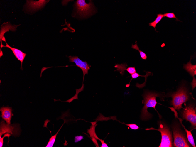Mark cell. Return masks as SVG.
<instances>
[{
  "label": "cell",
  "instance_id": "obj_13",
  "mask_svg": "<svg viewBox=\"0 0 196 147\" xmlns=\"http://www.w3.org/2000/svg\"><path fill=\"white\" fill-rule=\"evenodd\" d=\"M127 65L126 64H116L114 67L117 68L118 71H121V74L122 72L124 71V72L125 70H126L131 75L136 72L135 67H129L126 68V66Z\"/></svg>",
  "mask_w": 196,
  "mask_h": 147
},
{
  "label": "cell",
  "instance_id": "obj_21",
  "mask_svg": "<svg viewBox=\"0 0 196 147\" xmlns=\"http://www.w3.org/2000/svg\"><path fill=\"white\" fill-rule=\"evenodd\" d=\"M163 16L169 18H175L177 20H178L173 12L165 13L163 14Z\"/></svg>",
  "mask_w": 196,
  "mask_h": 147
},
{
  "label": "cell",
  "instance_id": "obj_4",
  "mask_svg": "<svg viewBox=\"0 0 196 147\" xmlns=\"http://www.w3.org/2000/svg\"><path fill=\"white\" fill-rule=\"evenodd\" d=\"M75 6L77 13L84 18L93 15L96 11L94 4L91 1L87 3L84 0H77L75 3Z\"/></svg>",
  "mask_w": 196,
  "mask_h": 147
},
{
  "label": "cell",
  "instance_id": "obj_9",
  "mask_svg": "<svg viewBox=\"0 0 196 147\" xmlns=\"http://www.w3.org/2000/svg\"><path fill=\"white\" fill-rule=\"evenodd\" d=\"M49 1H27L26 6L31 11H35L43 7Z\"/></svg>",
  "mask_w": 196,
  "mask_h": 147
},
{
  "label": "cell",
  "instance_id": "obj_11",
  "mask_svg": "<svg viewBox=\"0 0 196 147\" xmlns=\"http://www.w3.org/2000/svg\"><path fill=\"white\" fill-rule=\"evenodd\" d=\"M11 108L9 107H2L0 111L1 112V116L6 121V123L10 124H11V120L13 114L12 112Z\"/></svg>",
  "mask_w": 196,
  "mask_h": 147
},
{
  "label": "cell",
  "instance_id": "obj_23",
  "mask_svg": "<svg viewBox=\"0 0 196 147\" xmlns=\"http://www.w3.org/2000/svg\"><path fill=\"white\" fill-rule=\"evenodd\" d=\"M11 135V134H10L7 133L5 134L3 137H1L0 138V147H2L3 144V139L5 137H8L9 139V136Z\"/></svg>",
  "mask_w": 196,
  "mask_h": 147
},
{
  "label": "cell",
  "instance_id": "obj_2",
  "mask_svg": "<svg viewBox=\"0 0 196 147\" xmlns=\"http://www.w3.org/2000/svg\"><path fill=\"white\" fill-rule=\"evenodd\" d=\"M172 99L171 102V105L174 108L178 110L183 108L182 104L189 99L188 91L185 87L182 86L176 92L169 95Z\"/></svg>",
  "mask_w": 196,
  "mask_h": 147
},
{
  "label": "cell",
  "instance_id": "obj_26",
  "mask_svg": "<svg viewBox=\"0 0 196 147\" xmlns=\"http://www.w3.org/2000/svg\"><path fill=\"white\" fill-rule=\"evenodd\" d=\"M101 143L102 145L101 146V147H108V146L107 143H105L104 141V140H103L102 139H99V140Z\"/></svg>",
  "mask_w": 196,
  "mask_h": 147
},
{
  "label": "cell",
  "instance_id": "obj_7",
  "mask_svg": "<svg viewBox=\"0 0 196 147\" xmlns=\"http://www.w3.org/2000/svg\"><path fill=\"white\" fill-rule=\"evenodd\" d=\"M0 125V138L2 135L6 133H9L15 137L20 134V129L18 124H8L4 121L2 120Z\"/></svg>",
  "mask_w": 196,
  "mask_h": 147
},
{
  "label": "cell",
  "instance_id": "obj_12",
  "mask_svg": "<svg viewBox=\"0 0 196 147\" xmlns=\"http://www.w3.org/2000/svg\"><path fill=\"white\" fill-rule=\"evenodd\" d=\"M18 26L19 25L12 26L10 23L9 22L5 23L4 24H3V25H1V28L0 30V42L1 43V45H2L1 40L2 38L4 36V35L5 33L9 31V30H10L13 31H15L16 30V27Z\"/></svg>",
  "mask_w": 196,
  "mask_h": 147
},
{
  "label": "cell",
  "instance_id": "obj_3",
  "mask_svg": "<svg viewBox=\"0 0 196 147\" xmlns=\"http://www.w3.org/2000/svg\"><path fill=\"white\" fill-rule=\"evenodd\" d=\"M158 126V129H154L153 127L145 129L146 130H155L160 132L161 140L159 147H173L172 132L169 128L165 123L160 121L159 123Z\"/></svg>",
  "mask_w": 196,
  "mask_h": 147
},
{
  "label": "cell",
  "instance_id": "obj_16",
  "mask_svg": "<svg viewBox=\"0 0 196 147\" xmlns=\"http://www.w3.org/2000/svg\"><path fill=\"white\" fill-rule=\"evenodd\" d=\"M97 125V124L94 125H92L90 127V129H87V132L89 134L91 137H93L97 140H99V138L97 136L95 132V128Z\"/></svg>",
  "mask_w": 196,
  "mask_h": 147
},
{
  "label": "cell",
  "instance_id": "obj_22",
  "mask_svg": "<svg viewBox=\"0 0 196 147\" xmlns=\"http://www.w3.org/2000/svg\"><path fill=\"white\" fill-rule=\"evenodd\" d=\"M122 123L124 124L132 129L137 130L140 128L137 125L134 124H126L124 123Z\"/></svg>",
  "mask_w": 196,
  "mask_h": 147
},
{
  "label": "cell",
  "instance_id": "obj_15",
  "mask_svg": "<svg viewBox=\"0 0 196 147\" xmlns=\"http://www.w3.org/2000/svg\"><path fill=\"white\" fill-rule=\"evenodd\" d=\"M157 16L155 20L149 24V26L154 28L156 31H157L156 29V25L161 21L164 17L163 14L159 13L157 14Z\"/></svg>",
  "mask_w": 196,
  "mask_h": 147
},
{
  "label": "cell",
  "instance_id": "obj_17",
  "mask_svg": "<svg viewBox=\"0 0 196 147\" xmlns=\"http://www.w3.org/2000/svg\"><path fill=\"white\" fill-rule=\"evenodd\" d=\"M131 48L135 49L136 50H138L139 52L141 58L143 60H146L147 56L146 53L144 52L141 51L139 49V48L138 47L137 44L136 42L134 45H132Z\"/></svg>",
  "mask_w": 196,
  "mask_h": 147
},
{
  "label": "cell",
  "instance_id": "obj_18",
  "mask_svg": "<svg viewBox=\"0 0 196 147\" xmlns=\"http://www.w3.org/2000/svg\"><path fill=\"white\" fill-rule=\"evenodd\" d=\"M63 124H63L60 128L58 130V131L55 135L53 136H52L51 138L50 139L47 145L45 147H52L53 146L55 141L56 136L60 130L61 129V127L63 126Z\"/></svg>",
  "mask_w": 196,
  "mask_h": 147
},
{
  "label": "cell",
  "instance_id": "obj_14",
  "mask_svg": "<svg viewBox=\"0 0 196 147\" xmlns=\"http://www.w3.org/2000/svg\"><path fill=\"white\" fill-rule=\"evenodd\" d=\"M192 58H191L190 60L186 64H184L183 68L186 70L190 75L194 77V75L196 74V65H193L191 63V60Z\"/></svg>",
  "mask_w": 196,
  "mask_h": 147
},
{
  "label": "cell",
  "instance_id": "obj_27",
  "mask_svg": "<svg viewBox=\"0 0 196 147\" xmlns=\"http://www.w3.org/2000/svg\"><path fill=\"white\" fill-rule=\"evenodd\" d=\"M97 122V121H95V122H91V123L92 124V125H95L96 124V123Z\"/></svg>",
  "mask_w": 196,
  "mask_h": 147
},
{
  "label": "cell",
  "instance_id": "obj_10",
  "mask_svg": "<svg viewBox=\"0 0 196 147\" xmlns=\"http://www.w3.org/2000/svg\"><path fill=\"white\" fill-rule=\"evenodd\" d=\"M5 42L6 44V46H4L3 45H1V53H2H2V52H1V48L3 47H7L11 49L13 52L15 57L18 59V60H19L21 62V69H22V63L26 55V53L23 52L21 51L18 49H17L16 48H14L10 46L7 43L6 41H5Z\"/></svg>",
  "mask_w": 196,
  "mask_h": 147
},
{
  "label": "cell",
  "instance_id": "obj_8",
  "mask_svg": "<svg viewBox=\"0 0 196 147\" xmlns=\"http://www.w3.org/2000/svg\"><path fill=\"white\" fill-rule=\"evenodd\" d=\"M68 58L70 62L75 63L76 65L82 70L83 74L82 83H83L85 75L86 74H88L91 66L87 62L82 61L76 56H70Z\"/></svg>",
  "mask_w": 196,
  "mask_h": 147
},
{
  "label": "cell",
  "instance_id": "obj_5",
  "mask_svg": "<svg viewBox=\"0 0 196 147\" xmlns=\"http://www.w3.org/2000/svg\"><path fill=\"white\" fill-rule=\"evenodd\" d=\"M172 128L174 146L176 147H191L185 135L183 134L178 125L175 124L173 125Z\"/></svg>",
  "mask_w": 196,
  "mask_h": 147
},
{
  "label": "cell",
  "instance_id": "obj_1",
  "mask_svg": "<svg viewBox=\"0 0 196 147\" xmlns=\"http://www.w3.org/2000/svg\"><path fill=\"white\" fill-rule=\"evenodd\" d=\"M142 96L144 99L143 103L144 106L141 110V118L143 120H147L152 117L151 114L148 112V108H153L157 111L155 108L157 103L156 98L161 97V94L159 93L146 91L144 92Z\"/></svg>",
  "mask_w": 196,
  "mask_h": 147
},
{
  "label": "cell",
  "instance_id": "obj_25",
  "mask_svg": "<svg viewBox=\"0 0 196 147\" xmlns=\"http://www.w3.org/2000/svg\"><path fill=\"white\" fill-rule=\"evenodd\" d=\"M91 139L94 144L95 145L96 147H99V146L98 145V143L97 142V139L94 137H92Z\"/></svg>",
  "mask_w": 196,
  "mask_h": 147
},
{
  "label": "cell",
  "instance_id": "obj_19",
  "mask_svg": "<svg viewBox=\"0 0 196 147\" xmlns=\"http://www.w3.org/2000/svg\"><path fill=\"white\" fill-rule=\"evenodd\" d=\"M84 87V85L83 83H82V85L81 88L79 89H76V93L75 95H74V96H73V97L69 99L68 100L66 101L65 102H67L69 103H70L73 100L75 99H78V94L80 92L83 90Z\"/></svg>",
  "mask_w": 196,
  "mask_h": 147
},
{
  "label": "cell",
  "instance_id": "obj_24",
  "mask_svg": "<svg viewBox=\"0 0 196 147\" xmlns=\"http://www.w3.org/2000/svg\"><path fill=\"white\" fill-rule=\"evenodd\" d=\"M84 139L83 136L81 135L75 136L74 142L77 143Z\"/></svg>",
  "mask_w": 196,
  "mask_h": 147
},
{
  "label": "cell",
  "instance_id": "obj_6",
  "mask_svg": "<svg viewBox=\"0 0 196 147\" xmlns=\"http://www.w3.org/2000/svg\"><path fill=\"white\" fill-rule=\"evenodd\" d=\"M194 108V105L190 104L183 108L181 113L182 118L189 121L193 128L196 126V109Z\"/></svg>",
  "mask_w": 196,
  "mask_h": 147
},
{
  "label": "cell",
  "instance_id": "obj_20",
  "mask_svg": "<svg viewBox=\"0 0 196 147\" xmlns=\"http://www.w3.org/2000/svg\"><path fill=\"white\" fill-rule=\"evenodd\" d=\"M148 74V73H147H147L146 75H139V74H138V73H136V72H135V73H133V74H132L131 75V77L132 78L130 80V81L129 82V84H130V82H131V81L132 80V79H135V78H137V77H138L139 76H141V77H145V79L146 80V78L149 75H147Z\"/></svg>",
  "mask_w": 196,
  "mask_h": 147
}]
</instances>
